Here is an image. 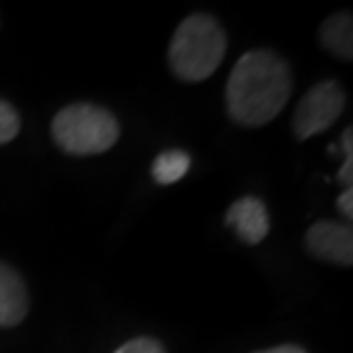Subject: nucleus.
<instances>
[{
  "instance_id": "f257e3e1",
  "label": "nucleus",
  "mask_w": 353,
  "mask_h": 353,
  "mask_svg": "<svg viewBox=\"0 0 353 353\" xmlns=\"http://www.w3.org/2000/svg\"><path fill=\"white\" fill-rule=\"evenodd\" d=\"M292 94L289 65L268 48L243 53L228 81V112L241 126H264L280 115Z\"/></svg>"
},
{
  "instance_id": "f03ea898",
  "label": "nucleus",
  "mask_w": 353,
  "mask_h": 353,
  "mask_svg": "<svg viewBox=\"0 0 353 353\" xmlns=\"http://www.w3.org/2000/svg\"><path fill=\"white\" fill-rule=\"evenodd\" d=\"M228 53V37L209 14H190L172 34L168 60L176 79L200 83L221 67Z\"/></svg>"
},
{
  "instance_id": "7ed1b4c3",
  "label": "nucleus",
  "mask_w": 353,
  "mask_h": 353,
  "mask_svg": "<svg viewBox=\"0 0 353 353\" xmlns=\"http://www.w3.org/2000/svg\"><path fill=\"white\" fill-rule=\"evenodd\" d=\"M53 140L72 157L108 152L119 140V124L110 110L94 103H72L53 117Z\"/></svg>"
},
{
  "instance_id": "20e7f679",
  "label": "nucleus",
  "mask_w": 353,
  "mask_h": 353,
  "mask_svg": "<svg viewBox=\"0 0 353 353\" xmlns=\"http://www.w3.org/2000/svg\"><path fill=\"white\" fill-rule=\"evenodd\" d=\"M344 110V92L335 81H323L310 88L296 105L294 133L299 140H307L330 129Z\"/></svg>"
},
{
  "instance_id": "39448f33",
  "label": "nucleus",
  "mask_w": 353,
  "mask_h": 353,
  "mask_svg": "<svg viewBox=\"0 0 353 353\" xmlns=\"http://www.w3.org/2000/svg\"><path fill=\"white\" fill-rule=\"evenodd\" d=\"M305 248L316 259L340 266L353 264V232L351 225L337 221H319L307 230Z\"/></svg>"
},
{
  "instance_id": "423d86ee",
  "label": "nucleus",
  "mask_w": 353,
  "mask_h": 353,
  "mask_svg": "<svg viewBox=\"0 0 353 353\" xmlns=\"http://www.w3.org/2000/svg\"><path fill=\"white\" fill-rule=\"evenodd\" d=\"M228 225L243 239L245 243H262L268 234V211L266 204L255 195H245L228 209Z\"/></svg>"
},
{
  "instance_id": "0eeeda50",
  "label": "nucleus",
  "mask_w": 353,
  "mask_h": 353,
  "mask_svg": "<svg viewBox=\"0 0 353 353\" xmlns=\"http://www.w3.org/2000/svg\"><path fill=\"white\" fill-rule=\"evenodd\" d=\"M28 289L17 268L0 262V326H19L28 314Z\"/></svg>"
},
{
  "instance_id": "6e6552de",
  "label": "nucleus",
  "mask_w": 353,
  "mask_h": 353,
  "mask_svg": "<svg viewBox=\"0 0 353 353\" xmlns=\"http://www.w3.org/2000/svg\"><path fill=\"white\" fill-rule=\"evenodd\" d=\"M323 48L342 60L353 58V21L349 12H337L321 23L319 30Z\"/></svg>"
},
{
  "instance_id": "1a4fd4ad",
  "label": "nucleus",
  "mask_w": 353,
  "mask_h": 353,
  "mask_svg": "<svg viewBox=\"0 0 353 353\" xmlns=\"http://www.w3.org/2000/svg\"><path fill=\"white\" fill-rule=\"evenodd\" d=\"M190 168V157L181 150H168L161 152L152 163V176L161 186L176 183Z\"/></svg>"
},
{
  "instance_id": "9d476101",
  "label": "nucleus",
  "mask_w": 353,
  "mask_h": 353,
  "mask_svg": "<svg viewBox=\"0 0 353 353\" xmlns=\"http://www.w3.org/2000/svg\"><path fill=\"white\" fill-rule=\"evenodd\" d=\"M19 129H21L19 112L14 110L12 103H7L5 99H0V145H5L17 138Z\"/></svg>"
},
{
  "instance_id": "9b49d317",
  "label": "nucleus",
  "mask_w": 353,
  "mask_h": 353,
  "mask_svg": "<svg viewBox=\"0 0 353 353\" xmlns=\"http://www.w3.org/2000/svg\"><path fill=\"white\" fill-rule=\"evenodd\" d=\"M115 353H165V349L161 347V342L152 340V337H136L122 344Z\"/></svg>"
},
{
  "instance_id": "f8f14e48",
  "label": "nucleus",
  "mask_w": 353,
  "mask_h": 353,
  "mask_svg": "<svg viewBox=\"0 0 353 353\" xmlns=\"http://www.w3.org/2000/svg\"><path fill=\"white\" fill-rule=\"evenodd\" d=\"M337 211H340L347 221L353 218V190L351 188H344L340 197H337Z\"/></svg>"
},
{
  "instance_id": "ddd939ff",
  "label": "nucleus",
  "mask_w": 353,
  "mask_h": 353,
  "mask_svg": "<svg viewBox=\"0 0 353 353\" xmlns=\"http://www.w3.org/2000/svg\"><path fill=\"white\" fill-rule=\"evenodd\" d=\"M337 179L344 188H351V181H353V157H347L344 159V165L340 168V174H337Z\"/></svg>"
},
{
  "instance_id": "4468645a",
  "label": "nucleus",
  "mask_w": 353,
  "mask_h": 353,
  "mask_svg": "<svg viewBox=\"0 0 353 353\" xmlns=\"http://www.w3.org/2000/svg\"><path fill=\"white\" fill-rule=\"evenodd\" d=\"M255 353H307V351L296 347V344H280V347H273L266 351H255Z\"/></svg>"
},
{
  "instance_id": "2eb2a0df",
  "label": "nucleus",
  "mask_w": 353,
  "mask_h": 353,
  "mask_svg": "<svg viewBox=\"0 0 353 353\" xmlns=\"http://www.w3.org/2000/svg\"><path fill=\"white\" fill-rule=\"evenodd\" d=\"M353 129L349 126L347 131H344V136H342V150H344V157H353Z\"/></svg>"
}]
</instances>
